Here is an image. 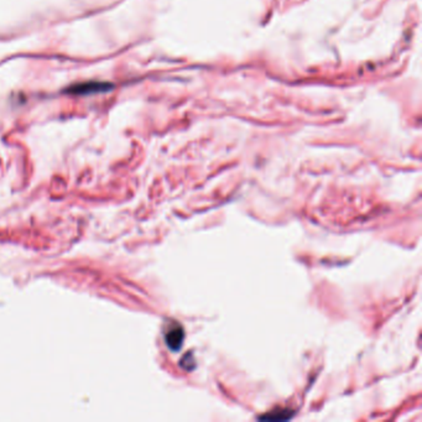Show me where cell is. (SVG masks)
Returning <instances> with one entry per match:
<instances>
[{"label":"cell","mask_w":422,"mask_h":422,"mask_svg":"<svg viewBox=\"0 0 422 422\" xmlns=\"http://www.w3.org/2000/svg\"><path fill=\"white\" fill-rule=\"evenodd\" d=\"M109 84L107 83H99V82H90V83H83L77 84V86L69 88L71 93L77 94H89L94 92H103V90L108 89Z\"/></svg>","instance_id":"2"},{"label":"cell","mask_w":422,"mask_h":422,"mask_svg":"<svg viewBox=\"0 0 422 422\" xmlns=\"http://www.w3.org/2000/svg\"><path fill=\"white\" fill-rule=\"evenodd\" d=\"M184 338V329L180 326H174L166 333V343H168L169 348L172 349V351H178L181 348Z\"/></svg>","instance_id":"1"}]
</instances>
